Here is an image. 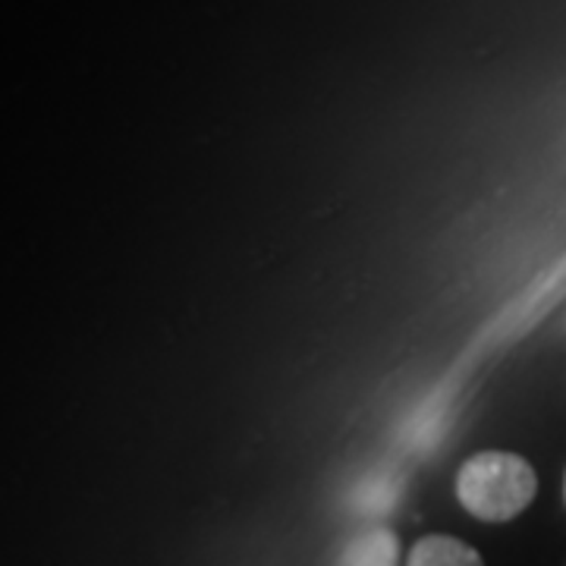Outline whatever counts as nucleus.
Returning a JSON list of instances; mask_svg holds the SVG:
<instances>
[{"label":"nucleus","mask_w":566,"mask_h":566,"mask_svg":"<svg viewBox=\"0 0 566 566\" xmlns=\"http://www.w3.org/2000/svg\"><path fill=\"white\" fill-rule=\"evenodd\" d=\"M538 491L535 469L504 450H488L465 460L457 475V497L460 504L485 523H506L520 516Z\"/></svg>","instance_id":"nucleus-1"},{"label":"nucleus","mask_w":566,"mask_h":566,"mask_svg":"<svg viewBox=\"0 0 566 566\" xmlns=\"http://www.w3.org/2000/svg\"><path fill=\"white\" fill-rule=\"evenodd\" d=\"M482 560L469 545L450 535H428L409 551L412 566H475Z\"/></svg>","instance_id":"nucleus-2"},{"label":"nucleus","mask_w":566,"mask_h":566,"mask_svg":"<svg viewBox=\"0 0 566 566\" xmlns=\"http://www.w3.org/2000/svg\"><path fill=\"white\" fill-rule=\"evenodd\" d=\"M400 545L387 528H368L363 535H356L340 564H359V566H378V564H397Z\"/></svg>","instance_id":"nucleus-3"},{"label":"nucleus","mask_w":566,"mask_h":566,"mask_svg":"<svg viewBox=\"0 0 566 566\" xmlns=\"http://www.w3.org/2000/svg\"><path fill=\"white\" fill-rule=\"evenodd\" d=\"M564 494H566V485H564Z\"/></svg>","instance_id":"nucleus-4"}]
</instances>
